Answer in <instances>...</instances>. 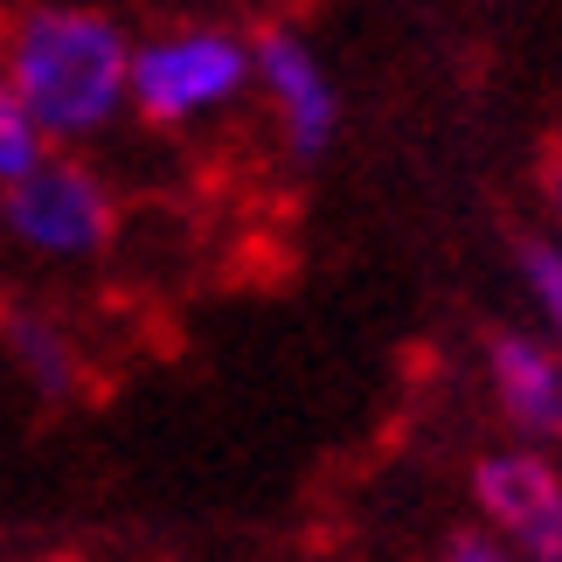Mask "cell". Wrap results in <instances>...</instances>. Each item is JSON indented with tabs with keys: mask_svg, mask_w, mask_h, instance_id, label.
Wrapping results in <instances>:
<instances>
[{
	"mask_svg": "<svg viewBox=\"0 0 562 562\" xmlns=\"http://www.w3.org/2000/svg\"><path fill=\"white\" fill-rule=\"evenodd\" d=\"M250 98V35L181 21L133 42L125 56V112L154 133H194V125L236 112Z\"/></svg>",
	"mask_w": 562,
	"mask_h": 562,
	"instance_id": "obj_2",
	"label": "cell"
},
{
	"mask_svg": "<svg viewBox=\"0 0 562 562\" xmlns=\"http://www.w3.org/2000/svg\"><path fill=\"white\" fill-rule=\"evenodd\" d=\"M250 91L265 98L271 133L299 167H319L340 139V91L327 77V63L313 56L306 35L292 29H265L250 42Z\"/></svg>",
	"mask_w": 562,
	"mask_h": 562,
	"instance_id": "obj_4",
	"label": "cell"
},
{
	"mask_svg": "<svg viewBox=\"0 0 562 562\" xmlns=\"http://www.w3.org/2000/svg\"><path fill=\"white\" fill-rule=\"evenodd\" d=\"M486 389L528 445L562 438V355L542 334H514V327L486 334Z\"/></svg>",
	"mask_w": 562,
	"mask_h": 562,
	"instance_id": "obj_6",
	"label": "cell"
},
{
	"mask_svg": "<svg viewBox=\"0 0 562 562\" xmlns=\"http://www.w3.org/2000/svg\"><path fill=\"white\" fill-rule=\"evenodd\" d=\"M125 56L133 35L83 0H29L0 29V77L49 146H91L125 119Z\"/></svg>",
	"mask_w": 562,
	"mask_h": 562,
	"instance_id": "obj_1",
	"label": "cell"
},
{
	"mask_svg": "<svg viewBox=\"0 0 562 562\" xmlns=\"http://www.w3.org/2000/svg\"><path fill=\"white\" fill-rule=\"evenodd\" d=\"M445 562H521V555H514L501 535H486V528H459L445 542Z\"/></svg>",
	"mask_w": 562,
	"mask_h": 562,
	"instance_id": "obj_10",
	"label": "cell"
},
{
	"mask_svg": "<svg viewBox=\"0 0 562 562\" xmlns=\"http://www.w3.org/2000/svg\"><path fill=\"white\" fill-rule=\"evenodd\" d=\"M542 202H549V215L562 223V154H549V167H542Z\"/></svg>",
	"mask_w": 562,
	"mask_h": 562,
	"instance_id": "obj_11",
	"label": "cell"
},
{
	"mask_svg": "<svg viewBox=\"0 0 562 562\" xmlns=\"http://www.w3.org/2000/svg\"><path fill=\"white\" fill-rule=\"evenodd\" d=\"M0 236L35 265H91L119 236V194L70 146H49L29 175L0 188Z\"/></svg>",
	"mask_w": 562,
	"mask_h": 562,
	"instance_id": "obj_3",
	"label": "cell"
},
{
	"mask_svg": "<svg viewBox=\"0 0 562 562\" xmlns=\"http://www.w3.org/2000/svg\"><path fill=\"white\" fill-rule=\"evenodd\" d=\"M49 154V139H42V125L29 119V104L14 98V83L0 77V188L14 175H29V167Z\"/></svg>",
	"mask_w": 562,
	"mask_h": 562,
	"instance_id": "obj_9",
	"label": "cell"
},
{
	"mask_svg": "<svg viewBox=\"0 0 562 562\" xmlns=\"http://www.w3.org/2000/svg\"><path fill=\"white\" fill-rule=\"evenodd\" d=\"M514 265H521V285H528L535 313H542V327H549V348L562 355V236H521V244H514Z\"/></svg>",
	"mask_w": 562,
	"mask_h": 562,
	"instance_id": "obj_8",
	"label": "cell"
},
{
	"mask_svg": "<svg viewBox=\"0 0 562 562\" xmlns=\"http://www.w3.org/2000/svg\"><path fill=\"white\" fill-rule=\"evenodd\" d=\"M0 348H8L14 375L35 389V396L49 403H70L83 389V361H77V340L63 334V319L35 313V306H8V319H0Z\"/></svg>",
	"mask_w": 562,
	"mask_h": 562,
	"instance_id": "obj_7",
	"label": "cell"
},
{
	"mask_svg": "<svg viewBox=\"0 0 562 562\" xmlns=\"http://www.w3.org/2000/svg\"><path fill=\"white\" fill-rule=\"evenodd\" d=\"M472 507L521 562H562V465L542 445H501L472 465Z\"/></svg>",
	"mask_w": 562,
	"mask_h": 562,
	"instance_id": "obj_5",
	"label": "cell"
}]
</instances>
